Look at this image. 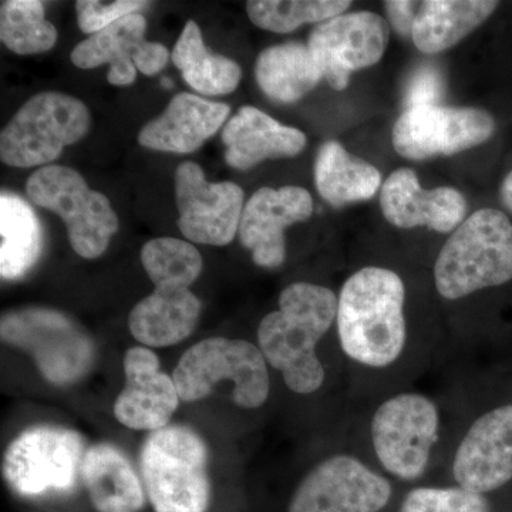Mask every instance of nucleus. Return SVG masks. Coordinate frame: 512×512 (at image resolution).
Segmentation results:
<instances>
[{
	"label": "nucleus",
	"instance_id": "23",
	"mask_svg": "<svg viewBox=\"0 0 512 512\" xmlns=\"http://www.w3.org/2000/svg\"><path fill=\"white\" fill-rule=\"evenodd\" d=\"M82 477L97 512H138L144 507L143 485L130 461L111 444L86 451Z\"/></svg>",
	"mask_w": 512,
	"mask_h": 512
},
{
	"label": "nucleus",
	"instance_id": "28",
	"mask_svg": "<svg viewBox=\"0 0 512 512\" xmlns=\"http://www.w3.org/2000/svg\"><path fill=\"white\" fill-rule=\"evenodd\" d=\"M0 275L15 281L28 274L42 252V227L28 202L12 192L0 195Z\"/></svg>",
	"mask_w": 512,
	"mask_h": 512
},
{
	"label": "nucleus",
	"instance_id": "12",
	"mask_svg": "<svg viewBox=\"0 0 512 512\" xmlns=\"http://www.w3.org/2000/svg\"><path fill=\"white\" fill-rule=\"evenodd\" d=\"M392 498L389 480L352 456H333L303 478L288 512H379Z\"/></svg>",
	"mask_w": 512,
	"mask_h": 512
},
{
	"label": "nucleus",
	"instance_id": "11",
	"mask_svg": "<svg viewBox=\"0 0 512 512\" xmlns=\"http://www.w3.org/2000/svg\"><path fill=\"white\" fill-rule=\"evenodd\" d=\"M495 131L494 117L474 107L406 109L393 127V147L409 160L451 156L480 146Z\"/></svg>",
	"mask_w": 512,
	"mask_h": 512
},
{
	"label": "nucleus",
	"instance_id": "35",
	"mask_svg": "<svg viewBox=\"0 0 512 512\" xmlns=\"http://www.w3.org/2000/svg\"><path fill=\"white\" fill-rule=\"evenodd\" d=\"M384 8H386L393 29L400 36L412 37L414 20L419 13L420 3L392 0V2H384Z\"/></svg>",
	"mask_w": 512,
	"mask_h": 512
},
{
	"label": "nucleus",
	"instance_id": "16",
	"mask_svg": "<svg viewBox=\"0 0 512 512\" xmlns=\"http://www.w3.org/2000/svg\"><path fill=\"white\" fill-rule=\"evenodd\" d=\"M458 487L490 493L512 480V404L474 421L454 457Z\"/></svg>",
	"mask_w": 512,
	"mask_h": 512
},
{
	"label": "nucleus",
	"instance_id": "36",
	"mask_svg": "<svg viewBox=\"0 0 512 512\" xmlns=\"http://www.w3.org/2000/svg\"><path fill=\"white\" fill-rule=\"evenodd\" d=\"M501 198H503L505 207L512 212V171L504 178L503 185H501Z\"/></svg>",
	"mask_w": 512,
	"mask_h": 512
},
{
	"label": "nucleus",
	"instance_id": "14",
	"mask_svg": "<svg viewBox=\"0 0 512 512\" xmlns=\"http://www.w3.org/2000/svg\"><path fill=\"white\" fill-rule=\"evenodd\" d=\"M389 37V23L377 13H343L316 26L308 47L330 86L343 90L352 73L382 59Z\"/></svg>",
	"mask_w": 512,
	"mask_h": 512
},
{
	"label": "nucleus",
	"instance_id": "29",
	"mask_svg": "<svg viewBox=\"0 0 512 512\" xmlns=\"http://www.w3.org/2000/svg\"><path fill=\"white\" fill-rule=\"evenodd\" d=\"M0 39L16 55H39L56 45L57 30L47 22L42 2L6 0L0 8Z\"/></svg>",
	"mask_w": 512,
	"mask_h": 512
},
{
	"label": "nucleus",
	"instance_id": "17",
	"mask_svg": "<svg viewBox=\"0 0 512 512\" xmlns=\"http://www.w3.org/2000/svg\"><path fill=\"white\" fill-rule=\"evenodd\" d=\"M126 386L114 403V416L133 430L157 431L170 423L180 404L174 379L160 370L153 350L137 346L124 356Z\"/></svg>",
	"mask_w": 512,
	"mask_h": 512
},
{
	"label": "nucleus",
	"instance_id": "25",
	"mask_svg": "<svg viewBox=\"0 0 512 512\" xmlns=\"http://www.w3.org/2000/svg\"><path fill=\"white\" fill-rule=\"evenodd\" d=\"M315 183L323 200L342 208L370 200L382 184V175L375 165L348 153L338 141H328L316 157Z\"/></svg>",
	"mask_w": 512,
	"mask_h": 512
},
{
	"label": "nucleus",
	"instance_id": "3",
	"mask_svg": "<svg viewBox=\"0 0 512 512\" xmlns=\"http://www.w3.org/2000/svg\"><path fill=\"white\" fill-rule=\"evenodd\" d=\"M512 279V224L504 212H474L447 239L434 265L443 298L456 301Z\"/></svg>",
	"mask_w": 512,
	"mask_h": 512
},
{
	"label": "nucleus",
	"instance_id": "10",
	"mask_svg": "<svg viewBox=\"0 0 512 512\" xmlns=\"http://www.w3.org/2000/svg\"><path fill=\"white\" fill-rule=\"evenodd\" d=\"M436 404L416 393H403L386 400L372 421L376 456L386 471L402 480L423 476L431 448L439 437Z\"/></svg>",
	"mask_w": 512,
	"mask_h": 512
},
{
	"label": "nucleus",
	"instance_id": "34",
	"mask_svg": "<svg viewBox=\"0 0 512 512\" xmlns=\"http://www.w3.org/2000/svg\"><path fill=\"white\" fill-rule=\"evenodd\" d=\"M444 93L443 74L436 66L424 64L410 76L404 92L406 109L421 106H437Z\"/></svg>",
	"mask_w": 512,
	"mask_h": 512
},
{
	"label": "nucleus",
	"instance_id": "19",
	"mask_svg": "<svg viewBox=\"0 0 512 512\" xmlns=\"http://www.w3.org/2000/svg\"><path fill=\"white\" fill-rule=\"evenodd\" d=\"M229 111L228 104L190 93L177 94L161 116L143 127L138 143L164 153H194L224 126Z\"/></svg>",
	"mask_w": 512,
	"mask_h": 512
},
{
	"label": "nucleus",
	"instance_id": "31",
	"mask_svg": "<svg viewBox=\"0 0 512 512\" xmlns=\"http://www.w3.org/2000/svg\"><path fill=\"white\" fill-rule=\"evenodd\" d=\"M352 2L348 0H251L247 13L258 28L288 33L305 23H323L343 15Z\"/></svg>",
	"mask_w": 512,
	"mask_h": 512
},
{
	"label": "nucleus",
	"instance_id": "6",
	"mask_svg": "<svg viewBox=\"0 0 512 512\" xmlns=\"http://www.w3.org/2000/svg\"><path fill=\"white\" fill-rule=\"evenodd\" d=\"M90 123L89 109L76 97L55 92L36 94L3 128L0 158L12 167H46L64 148L82 140Z\"/></svg>",
	"mask_w": 512,
	"mask_h": 512
},
{
	"label": "nucleus",
	"instance_id": "15",
	"mask_svg": "<svg viewBox=\"0 0 512 512\" xmlns=\"http://www.w3.org/2000/svg\"><path fill=\"white\" fill-rule=\"evenodd\" d=\"M313 200L302 187L259 188L252 194L239 224V238L262 268H278L286 258L285 229L309 220Z\"/></svg>",
	"mask_w": 512,
	"mask_h": 512
},
{
	"label": "nucleus",
	"instance_id": "22",
	"mask_svg": "<svg viewBox=\"0 0 512 512\" xmlns=\"http://www.w3.org/2000/svg\"><path fill=\"white\" fill-rule=\"evenodd\" d=\"M146 30L143 15H128L79 43L70 59L74 66L83 70L109 64L107 82L113 86H130L137 79L134 62L146 46Z\"/></svg>",
	"mask_w": 512,
	"mask_h": 512
},
{
	"label": "nucleus",
	"instance_id": "7",
	"mask_svg": "<svg viewBox=\"0 0 512 512\" xmlns=\"http://www.w3.org/2000/svg\"><path fill=\"white\" fill-rule=\"evenodd\" d=\"M26 188L30 200L62 218L70 245L82 258H99L119 231V218L109 198L93 191L73 168L40 167L30 175Z\"/></svg>",
	"mask_w": 512,
	"mask_h": 512
},
{
	"label": "nucleus",
	"instance_id": "8",
	"mask_svg": "<svg viewBox=\"0 0 512 512\" xmlns=\"http://www.w3.org/2000/svg\"><path fill=\"white\" fill-rule=\"evenodd\" d=\"M84 440L62 427L23 431L3 458V476L16 494L26 498L72 493L82 474Z\"/></svg>",
	"mask_w": 512,
	"mask_h": 512
},
{
	"label": "nucleus",
	"instance_id": "1",
	"mask_svg": "<svg viewBox=\"0 0 512 512\" xmlns=\"http://www.w3.org/2000/svg\"><path fill=\"white\" fill-rule=\"evenodd\" d=\"M338 305L335 293L325 286L296 282L279 296V311L262 319L259 349L292 392L315 393L325 382L316 346L338 318Z\"/></svg>",
	"mask_w": 512,
	"mask_h": 512
},
{
	"label": "nucleus",
	"instance_id": "30",
	"mask_svg": "<svg viewBox=\"0 0 512 512\" xmlns=\"http://www.w3.org/2000/svg\"><path fill=\"white\" fill-rule=\"evenodd\" d=\"M141 264L157 289H188L202 271V258L190 242L163 237L151 239L141 249Z\"/></svg>",
	"mask_w": 512,
	"mask_h": 512
},
{
	"label": "nucleus",
	"instance_id": "21",
	"mask_svg": "<svg viewBox=\"0 0 512 512\" xmlns=\"http://www.w3.org/2000/svg\"><path fill=\"white\" fill-rule=\"evenodd\" d=\"M201 303L188 289H157L128 316L131 335L148 348L177 345L194 332Z\"/></svg>",
	"mask_w": 512,
	"mask_h": 512
},
{
	"label": "nucleus",
	"instance_id": "20",
	"mask_svg": "<svg viewBox=\"0 0 512 512\" xmlns=\"http://www.w3.org/2000/svg\"><path fill=\"white\" fill-rule=\"evenodd\" d=\"M222 143L225 161L237 170H248L264 160L295 157L306 146L298 128L284 126L256 107L244 106L225 124Z\"/></svg>",
	"mask_w": 512,
	"mask_h": 512
},
{
	"label": "nucleus",
	"instance_id": "9",
	"mask_svg": "<svg viewBox=\"0 0 512 512\" xmlns=\"http://www.w3.org/2000/svg\"><path fill=\"white\" fill-rule=\"evenodd\" d=\"M3 342L28 353L53 384L82 379L94 360L92 340L63 313L30 308L3 316Z\"/></svg>",
	"mask_w": 512,
	"mask_h": 512
},
{
	"label": "nucleus",
	"instance_id": "27",
	"mask_svg": "<svg viewBox=\"0 0 512 512\" xmlns=\"http://www.w3.org/2000/svg\"><path fill=\"white\" fill-rule=\"evenodd\" d=\"M171 59L183 73L188 86L204 96L232 93L241 82L242 70L238 63L210 52L202 39L200 26L194 20L185 23Z\"/></svg>",
	"mask_w": 512,
	"mask_h": 512
},
{
	"label": "nucleus",
	"instance_id": "5",
	"mask_svg": "<svg viewBox=\"0 0 512 512\" xmlns=\"http://www.w3.org/2000/svg\"><path fill=\"white\" fill-rule=\"evenodd\" d=\"M173 379L184 402L205 399L217 384L229 380L235 403L244 409L262 406L271 390L261 349L241 339L201 340L181 356Z\"/></svg>",
	"mask_w": 512,
	"mask_h": 512
},
{
	"label": "nucleus",
	"instance_id": "24",
	"mask_svg": "<svg viewBox=\"0 0 512 512\" xmlns=\"http://www.w3.org/2000/svg\"><path fill=\"white\" fill-rule=\"evenodd\" d=\"M498 2L488 0H429L420 5L412 39L423 53L444 52L474 32L493 15Z\"/></svg>",
	"mask_w": 512,
	"mask_h": 512
},
{
	"label": "nucleus",
	"instance_id": "32",
	"mask_svg": "<svg viewBox=\"0 0 512 512\" xmlns=\"http://www.w3.org/2000/svg\"><path fill=\"white\" fill-rule=\"evenodd\" d=\"M400 512H491L483 494L461 487H420L406 495Z\"/></svg>",
	"mask_w": 512,
	"mask_h": 512
},
{
	"label": "nucleus",
	"instance_id": "18",
	"mask_svg": "<svg viewBox=\"0 0 512 512\" xmlns=\"http://www.w3.org/2000/svg\"><path fill=\"white\" fill-rule=\"evenodd\" d=\"M380 207L384 218L396 227H427L437 232L456 231L467 210L456 188L424 190L410 168H400L384 181Z\"/></svg>",
	"mask_w": 512,
	"mask_h": 512
},
{
	"label": "nucleus",
	"instance_id": "13",
	"mask_svg": "<svg viewBox=\"0 0 512 512\" xmlns=\"http://www.w3.org/2000/svg\"><path fill=\"white\" fill-rule=\"evenodd\" d=\"M178 228L192 242L224 247L235 238L244 212V191L239 185L208 183L195 163H183L175 171Z\"/></svg>",
	"mask_w": 512,
	"mask_h": 512
},
{
	"label": "nucleus",
	"instance_id": "4",
	"mask_svg": "<svg viewBox=\"0 0 512 512\" xmlns=\"http://www.w3.org/2000/svg\"><path fill=\"white\" fill-rule=\"evenodd\" d=\"M140 468L154 511H207L208 448L194 430L167 426L153 431L141 448Z\"/></svg>",
	"mask_w": 512,
	"mask_h": 512
},
{
	"label": "nucleus",
	"instance_id": "33",
	"mask_svg": "<svg viewBox=\"0 0 512 512\" xmlns=\"http://www.w3.org/2000/svg\"><path fill=\"white\" fill-rule=\"evenodd\" d=\"M147 5L148 2H141V0H114V2L79 0L76 2L77 23L86 35H96L117 20L134 15Z\"/></svg>",
	"mask_w": 512,
	"mask_h": 512
},
{
	"label": "nucleus",
	"instance_id": "2",
	"mask_svg": "<svg viewBox=\"0 0 512 512\" xmlns=\"http://www.w3.org/2000/svg\"><path fill=\"white\" fill-rule=\"evenodd\" d=\"M406 289L396 272L367 266L340 291L338 332L343 352L369 367L392 365L406 343Z\"/></svg>",
	"mask_w": 512,
	"mask_h": 512
},
{
	"label": "nucleus",
	"instance_id": "26",
	"mask_svg": "<svg viewBox=\"0 0 512 512\" xmlns=\"http://www.w3.org/2000/svg\"><path fill=\"white\" fill-rule=\"evenodd\" d=\"M255 77L262 92L278 103H293L323 79L311 50L291 42L265 49L256 59Z\"/></svg>",
	"mask_w": 512,
	"mask_h": 512
}]
</instances>
